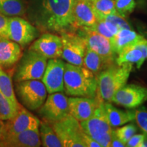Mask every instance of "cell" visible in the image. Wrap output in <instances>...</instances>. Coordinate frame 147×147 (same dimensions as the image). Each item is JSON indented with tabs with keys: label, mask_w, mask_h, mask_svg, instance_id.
<instances>
[{
	"label": "cell",
	"mask_w": 147,
	"mask_h": 147,
	"mask_svg": "<svg viewBox=\"0 0 147 147\" xmlns=\"http://www.w3.org/2000/svg\"><path fill=\"white\" fill-rule=\"evenodd\" d=\"M74 0H33L29 17L38 30L54 34L76 32Z\"/></svg>",
	"instance_id": "cell-1"
},
{
	"label": "cell",
	"mask_w": 147,
	"mask_h": 147,
	"mask_svg": "<svg viewBox=\"0 0 147 147\" xmlns=\"http://www.w3.org/2000/svg\"><path fill=\"white\" fill-rule=\"evenodd\" d=\"M63 82L64 91L67 95L87 97H95L97 95V77L83 65L66 63Z\"/></svg>",
	"instance_id": "cell-2"
},
{
	"label": "cell",
	"mask_w": 147,
	"mask_h": 147,
	"mask_svg": "<svg viewBox=\"0 0 147 147\" xmlns=\"http://www.w3.org/2000/svg\"><path fill=\"white\" fill-rule=\"evenodd\" d=\"M132 64H116L108 66L100 71L97 76V95L103 102H110L113 95L127 81Z\"/></svg>",
	"instance_id": "cell-3"
},
{
	"label": "cell",
	"mask_w": 147,
	"mask_h": 147,
	"mask_svg": "<svg viewBox=\"0 0 147 147\" xmlns=\"http://www.w3.org/2000/svg\"><path fill=\"white\" fill-rule=\"evenodd\" d=\"M47 59L29 49L22 55L14 74L16 82L29 80H42Z\"/></svg>",
	"instance_id": "cell-4"
},
{
	"label": "cell",
	"mask_w": 147,
	"mask_h": 147,
	"mask_svg": "<svg viewBox=\"0 0 147 147\" xmlns=\"http://www.w3.org/2000/svg\"><path fill=\"white\" fill-rule=\"evenodd\" d=\"M64 147H86L84 132L78 121L71 115L61 120L50 123Z\"/></svg>",
	"instance_id": "cell-5"
},
{
	"label": "cell",
	"mask_w": 147,
	"mask_h": 147,
	"mask_svg": "<svg viewBox=\"0 0 147 147\" xmlns=\"http://www.w3.org/2000/svg\"><path fill=\"white\" fill-rule=\"evenodd\" d=\"M16 91L23 106L30 110L39 109L47 97V91L45 85L40 80L17 82Z\"/></svg>",
	"instance_id": "cell-6"
},
{
	"label": "cell",
	"mask_w": 147,
	"mask_h": 147,
	"mask_svg": "<svg viewBox=\"0 0 147 147\" xmlns=\"http://www.w3.org/2000/svg\"><path fill=\"white\" fill-rule=\"evenodd\" d=\"M61 57L68 63L83 65V59L87 47L83 37L76 32H66L61 34Z\"/></svg>",
	"instance_id": "cell-7"
},
{
	"label": "cell",
	"mask_w": 147,
	"mask_h": 147,
	"mask_svg": "<svg viewBox=\"0 0 147 147\" xmlns=\"http://www.w3.org/2000/svg\"><path fill=\"white\" fill-rule=\"evenodd\" d=\"M39 36L38 29L27 20L19 16L9 17L8 38L21 47H26Z\"/></svg>",
	"instance_id": "cell-8"
},
{
	"label": "cell",
	"mask_w": 147,
	"mask_h": 147,
	"mask_svg": "<svg viewBox=\"0 0 147 147\" xmlns=\"http://www.w3.org/2000/svg\"><path fill=\"white\" fill-rule=\"evenodd\" d=\"M40 108V115L49 123L61 120L69 115L68 98L61 92L49 95Z\"/></svg>",
	"instance_id": "cell-9"
},
{
	"label": "cell",
	"mask_w": 147,
	"mask_h": 147,
	"mask_svg": "<svg viewBox=\"0 0 147 147\" xmlns=\"http://www.w3.org/2000/svg\"><path fill=\"white\" fill-rule=\"evenodd\" d=\"M78 30H80V34L85 40L87 47L100 55L107 67L115 63V53L113 52L109 39L90 28H82Z\"/></svg>",
	"instance_id": "cell-10"
},
{
	"label": "cell",
	"mask_w": 147,
	"mask_h": 147,
	"mask_svg": "<svg viewBox=\"0 0 147 147\" xmlns=\"http://www.w3.org/2000/svg\"><path fill=\"white\" fill-rule=\"evenodd\" d=\"M147 101V88L137 84H127L114 94L111 102L126 108H134Z\"/></svg>",
	"instance_id": "cell-11"
},
{
	"label": "cell",
	"mask_w": 147,
	"mask_h": 147,
	"mask_svg": "<svg viewBox=\"0 0 147 147\" xmlns=\"http://www.w3.org/2000/svg\"><path fill=\"white\" fill-rule=\"evenodd\" d=\"M65 64L59 58L51 59L47 61L42 80L49 94L64 91Z\"/></svg>",
	"instance_id": "cell-12"
},
{
	"label": "cell",
	"mask_w": 147,
	"mask_h": 147,
	"mask_svg": "<svg viewBox=\"0 0 147 147\" xmlns=\"http://www.w3.org/2000/svg\"><path fill=\"white\" fill-rule=\"evenodd\" d=\"M29 49L36 51L47 59L60 58L62 55L61 38L54 33L45 32L35 40Z\"/></svg>",
	"instance_id": "cell-13"
},
{
	"label": "cell",
	"mask_w": 147,
	"mask_h": 147,
	"mask_svg": "<svg viewBox=\"0 0 147 147\" xmlns=\"http://www.w3.org/2000/svg\"><path fill=\"white\" fill-rule=\"evenodd\" d=\"M40 121L21 105L12 118L4 123V134H17L29 129H39Z\"/></svg>",
	"instance_id": "cell-14"
},
{
	"label": "cell",
	"mask_w": 147,
	"mask_h": 147,
	"mask_svg": "<svg viewBox=\"0 0 147 147\" xmlns=\"http://www.w3.org/2000/svg\"><path fill=\"white\" fill-rule=\"evenodd\" d=\"M102 100L96 95L95 97H72L68 98L69 113L78 121L89 119L95 113Z\"/></svg>",
	"instance_id": "cell-15"
},
{
	"label": "cell",
	"mask_w": 147,
	"mask_h": 147,
	"mask_svg": "<svg viewBox=\"0 0 147 147\" xmlns=\"http://www.w3.org/2000/svg\"><path fill=\"white\" fill-rule=\"evenodd\" d=\"M39 129L17 134H3L0 139L1 147H38L41 146Z\"/></svg>",
	"instance_id": "cell-16"
},
{
	"label": "cell",
	"mask_w": 147,
	"mask_h": 147,
	"mask_svg": "<svg viewBox=\"0 0 147 147\" xmlns=\"http://www.w3.org/2000/svg\"><path fill=\"white\" fill-rule=\"evenodd\" d=\"M104 102L100 103L91 117L80 122L82 130L87 135L91 136L92 134L113 131V127L110 125L106 117Z\"/></svg>",
	"instance_id": "cell-17"
},
{
	"label": "cell",
	"mask_w": 147,
	"mask_h": 147,
	"mask_svg": "<svg viewBox=\"0 0 147 147\" xmlns=\"http://www.w3.org/2000/svg\"><path fill=\"white\" fill-rule=\"evenodd\" d=\"M73 12L77 30L92 27L97 22L91 0H74Z\"/></svg>",
	"instance_id": "cell-18"
},
{
	"label": "cell",
	"mask_w": 147,
	"mask_h": 147,
	"mask_svg": "<svg viewBox=\"0 0 147 147\" xmlns=\"http://www.w3.org/2000/svg\"><path fill=\"white\" fill-rule=\"evenodd\" d=\"M21 57V46L8 38H0V66L1 67H12Z\"/></svg>",
	"instance_id": "cell-19"
},
{
	"label": "cell",
	"mask_w": 147,
	"mask_h": 147,
	"mask_svg": "<svg viewBox=\"0 0 147 147\" xmlns=\"http://www.w3.org/2000/svg\"><path fill=\"white\" fill-rule=\"evenodd\" d=\"M108 122L112 127H117L135 120V111L122 110L115 108L110 102H104Z\"/></svg>",
	"instance_id": "cell-20"
},
{
	"label": "cell",
	"mask_w": 147,
	"mask_h": 147,
	"mask_svg": "<svg viewBox=\"0 0 147 147\" xmlns=\"http://www.w3.org/2000/svg\"><path fill=\"white\" fill-rule=\"evenodd\" d=\"M143 38L144 37L131 29H121L110 40V42L113 52L118 55L125 47L134 45Z\"/></svg>",
	"instance_id": "cell-21"
},
{
	"label": "cell",
	"mask_w": 147,
	"mask_h": 147,
	"mask_svg": "<svg viewBox=\"0 0 147 147\" xmlns=\"http://www.w3.org/2000/svg\"><path fill=\"white\" fill-rule=\"evenodd\" d=\"M142 54L141 51L134 45L129 46L123 49L118 54L116 59V63L121 65L125 63H136L137 68L140 69L142 66Z\"/></svg>",
	"instance_id": "cell-22"
},
{
	"label": "cell",
	"mask_w": 147,
	"mask_h": 147,
	"mask_svg": "<svg viewBox=\"0 0 147 147\" xmlns=\"http://www.w3.org/2000/svg\"><path fill=\"white\" fill-rule=\"evenodd\" d=\"M40 136L42 146L45 147H62L61 142L59 139L56 133L51 126L47 121L40 122Z\"/></svg>",
	"instance_id": "cell-23"
},
{
	"label": "cell",
	"mask_w": 147,
	"mask_h": 147,
	"mask_svg": "<svg viewBox=\"0 0 147 147\" xmlns=\"http://www.w3.org/2000/svg\"><path fill=\"white\" fill-rule=\"evenodd\" d=\"M83 66L94 74L97 75L107 67L100 55L88 47L86 49L83 59Z\"/></svg>",
	"instance_id": "cell-24"
},
{
	"label": "cell",
	"mask_w": 147,
	"mask_h": 147,
	"mask_svg": "<svg viewBox=\"0 0 147 147\" xmlns=\"http://www.w3.org/2000/svg\"><path fill=\"white\" fill-rule=\"evenodd\" d=\"M26 7L22 0H0V13L7 16H23Z\"/></svg>",
	"instance_id": "cell-25"
},
{
	"label": "cell",
	"mask_w": 147,
	"mask_h": 147,
	"mask_svg": "<svg viewBox=\"0 0 147 147\" xmlns=\"http://www.w3.org/2000/svg\"><path fill=\"white\" fill-rule=\"evenodd\" d=\"M0 92L15 107L18 108L21 105L16 99L15 93L10 76L5 72L1 66H0Z\"/></svg>",
	"instance_id": "cell-26"
},
{
	"label": "cell",
	"mask_w": 147,
	"mask_h": 147,
	"mask_svg": "<svg viewBox=\"0 0 147 147\" xmlns=\"http://www.w3.org/2000/svg\"><path fill=\"white\" fill-rule=\"evenodd\" d=\"M97 21L117 12L115 0H91Z\"/></svg>",
	"instance_id": "cell-27"
},
{
	"label": "cell",
	"mask_w": 147,
	"mask_h": 147,
	"mask_svg": "<svg viewBox=\"0 0 147 147\" xmlns=\"http://www.w3.org/2000/svg\"><path fill=\"white\" fill-rule=\"evenodd\" d=\"M89 28L95 31L110 40L113 39V37L118 33L120 29L115 24L105 20H99L94 26Z\"/></svg>",
	"instance_id": "cell-28"
},
{
	"label": "cell",
	"mask_w": 147,
	"mask_h": 147,
	"mask_svg": "<svg viewBox=\"0 0 147 147\" xmlns=\"http://www.w3.org/2000/svg\"><path fill=\"white\" fill-rule=\"evenodd\" d=\"M19 107L16 108L12 105L0 92V120L7 121L12 118L17 113Z\"/></svg>",
	"instance_id": "cell-29"
},
{
	"label": "cell",
	"mask_w": 147,
	"mask_h": 147,
	"mask_svg": "<svg viewBox=\"0 0 147 147\" xmlns=\"http://www.w3.org/2000/svg\"><path fill=\"white\" fill-rule=\"evenodd\" d=\"M136 127L133 124L126 125L114 130V133L116 136L118 138L121 142L125 144V145L127 142L136 133Z\"/></svg>",
	"instance_id": "cell-30"
},
{
	"label": "cell",
	"mask_w": 147,
	"mask_h": 147,
	"mask_svg": "<svg viewBox=\"0 0 147 147\" xmlns=\"http://www.w3.org/2000/svg\"><path fill=\"white\" fill-rule=\"evenodd\" d=\"M115 8L119 14L126 17L136 7L135 0H115Z\"/></svg>",
	"instance_id": "cell-31"
},
{
	"label": "cell",
	"mask_w": 147,
	"mask_h": 147,
	"mask_svg": "<svg viewBox=\"0 0 147 147\" xmlns=\"http://www.w3.org/2000/svg\"><path fill=\"white\" fill-rule=\"evenodd\" d=\"M102 20H105V21L111 22L112 23L115 24L117 25L119 29H131L129 23L125 19V17L119 14L118 12H116L115 13L110 14V15L106 16Z\"/></svg>",
	"instance_id": "cell-32"
},
{
	"label": "cell",
	"mask_w": 147,
	"mask_h": 147,
	"mask_svg": "<svg viewBox=\"0 0 147 147\" xmlns=\"http://www.w3.org/2000/svg\"><path fill=\"white\" fill-rule=\"evenodd\" d=\"M90 136L98 142L102 147H109L113 140V130L112 131L104 132L102 134H92Z\"/></svg>",
	"instance_id": "cell-33"
},
{
	"label": "cell",
	"mask_w": 147,
	"mask_h": 147,
	"mask_svg": "<svg viewBox=\"0 0 147 147\" xmlns=\"http://www.w3.org/2000/svg\"><path fill=\"white\" fill-rule=\"evenodd\" d=\"M135 120L139 127L147 134V110L143 108L135 110Z\"/></svg>",
	"instance_id": "cell-34"
},
{
	"label": "cell",
	"mask_w": 147,
	"mask_h": 147,
	"mask_svg": "<svg viewBox=\"0 0 147 147\" xmlns=\"http://www.w3.org/2000/svg\"><path fill=\"white\" fill-rule=\"evenodd\" d=\"M147 140L146 134H134L126 143L127 147H143V144Z\"/></svg>",
	"instance_id": "cell-35"
},
{
	"label": "cell",
	"mask_w": 147,
	"mask_h": 147,
	"mask_svg": "<svg viewBox=\"0 0 147 147\" xmlns=\"http://www.w3.org/2000/svg\"><path fill=\"white\" fill-rule=\"evenodd\" d=\"M8 20L9 17L0 13V38H8Z\"/></svg>",
	"instance_id": "cell-36"
},
{
	"label": "cell",
	"mask_w": 147,
	"mask_h": 147,
	"mask_svg": "<svg viewBox=\"0 0 147 147\" xmlns=\"http://www.w3.org/2000/svg\"><path fill=\"white\" fill-rule=\"evenodd\" d=\"M83 141L86 147H102L98 142H97L95 140L85 133L83 136Z\"/></svg>",
	"instance_id": "cell-37"
},
{
	"label": "cell",
	"mask_w": 147,
	"mask_h": 147,
	"mask_svg": "<svg viewBox=\"0 0 147 147\" xmlns=\"http://www.w3.org/2000/svg\"><path fill=\"white\" fill-rule=\"evenodd\" d=\"M110 146V147H125V146H126L125 144H124L123 142H121L120 140H119L118 138L116 136L115 133H114V130H113V140H112Z\"/></svg>",
	"instance_id": "cell-38"
},
{
	"label": "cell",
	"mask_w": 147,
	"mask_h": 147,
	"mask_svg": "<svg viewBox=\"0 0 147 147\" xmlns=\"http://www.w3.org/2000/svg\"><path fill=\"white\" fill-rule=\"evenodd\" d=\"M4 134V123L0 121V139L3 136Z\"/></svg>",
	"instance_id": "cell-39"
}]
</instances>
